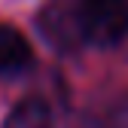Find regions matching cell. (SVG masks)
Returning a JSON list of instances; mask_svg holds the SVG:
<instances>
[{
    "label": "cell",
    "mask_w": 128,
    "mask_h": 128,
    "mask_svg": "<svg viewBox=\"0 0 128 128\" xmlns=\"http://www.w3.org/2000/svg\"><path fill=\"white\" fill-rule=\"evenodd\" d=\"M34 64V49L18 28L0 22V76H18Z\"/></svg>",
    "instance_id": "cell-2"
},
{
    "label": "cell",
    "mask_w": 128,
    "mask_h": 128,
    "mask_svg": "<svg viewBox=\"0 0 128 128\" xmlns=\"http://www.w3.org/2000/svg\"><path fill=\"white\" fill-rule=\"evenodd\" d=\"M82 128H128V98H113L86 113Z\"/></svg>",
    "instance_id": "cell-4"
},
{
    "label": "cell",
    "mask_w": 128,
    "mask_h": 128,
    "mask_svg": "<svg viewBox=\"0 0 128 128\" xmlns=\"http://www.w3.org/2000/svg\"><path fill=\"white\" fill-rule=\"evenodd\" d=\"M0 128H55V113H52L49 101L30 94V98H22L18 104L9 107Z\"/></svg>",
    "instance_id": "cell-3"
},
{
    "label": "cell",
    "mask_w": 128,
    "mask_h": 128,
    "mask_svg": "<svg viewBox=\"0 0 128 128\" xmlns=\"http://www.w3.org/2000/svg\"><path fill=\"white\" fill-rule=\"evenodd\" d=\"M37 24L61 52L110 49L128 37V0H49L37 12Z\"/></svg>",
    "instance_id": "cell-1"
}]
</instances>
